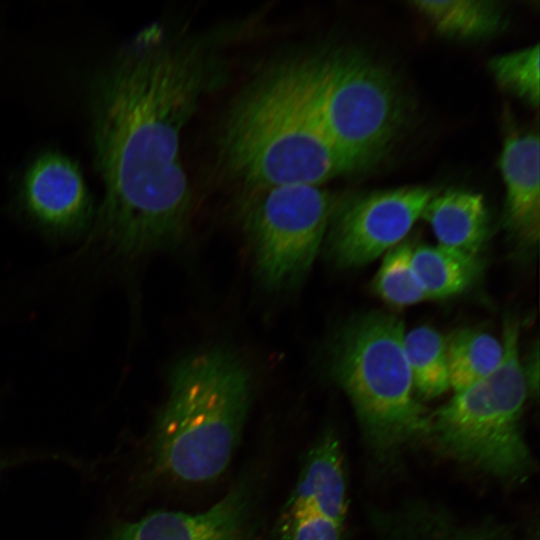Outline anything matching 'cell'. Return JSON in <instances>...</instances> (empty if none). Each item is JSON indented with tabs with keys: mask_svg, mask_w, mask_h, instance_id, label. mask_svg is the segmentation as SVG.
Returning <instances> with one entry per match:
<instances>
[{
	"mask_svg": "<svg viewBox=\"0 0 540 540\" xmlns=\"http://www.w3.org/2000/svg\"><path fill=\"white\" fill-rule=\"evenodd\" d=\"M258 15L198 27H143L95 79L92 131L104 184L93 238L133 259L177 244L193 210L182 138L205 97L231 76V52L260 32Z\"/></svg>",
	"mask_w": 540,
	"mask_h": 540,
	"instance_id": "1",
	"label": "cell"
},
{
	"mask_svg": "<svg viewBox=\"0 0 540 540\" xmlns=\"http://www.w3.org/2000/svg\"><path fill=\"white\" fill-rule=\"evenodd\" d=\"M294 58L259 76L236 98L218 134L220 164L241 190L320 185L353 171L333 145Z\"/></svg>",
	"mask_w": 540,
	"mask_h": 540,
	"instance_id": "2",
	"label": "cell"
},
{
	"mask_svg": "<svg viewBox=\"0 0 540 540\" xmlns=\"http://www.w3.org/2000/svg\"><path fill=\"white\" fill-rule=\"evenodd\" d=\"M251 401V375L234 353L211 348L181 359L150 438L154 471L185 484L218 479L239 446Z\"/></svg>",
	"mask_w": 540,
	"mask_h": 540,
	"instance_id": "3",
	"label": "cell"
},
{
	"mask_svg": "<svg viewBox=\"0 0 540 540\" xmlns=\"http://www.w3.org/2000/svg\"><path fill=\"white\" fill-rule=\"evenodd\" d=\"M405 332L395 314L370 311L349 320L331 350V376L379 453L430 430L431 416L418 400L405 357Z\"/></svg>",
	"mask_w": 540,
	"mask_h": 540,
	"instance_id": "4",
	"label": "cell"
},
{
	"mask_svg": "<svg viewBox=\"0 0 540 540\" xmlns=\"http://www.w3.org/2000/svg\"><path fill=\"white\" fill-rule=\"evenodd\" d=\"M520 326L504 321L503 358L488 376L456 392L431 416L430 430L452 456L505 480L530 471L532 458L521 431L528 384L519 349Z\"/></svg>",
	"mask_w": 540,
	"mask_h": 540,
	"instance_id": "5",
	"label": "cell"
},
{
	"mask_svg": "<svg viewBox=\"0 0 540 540\" xmlns=\"http://www.w3.org/2000/svg\"><path fill=\"white\" fill-rule=\"evenodd\" d=\"M299 57L337 151L353 171L371 164L403 121V101L394 79L355 50H323Z\"/></svg>",
	"mask_w": 540,
	"mask_h": 540,
	"instance_id": "6",
	"label": "cell"
},
{
	"mask_svg": "<svg viewBox=\"0 0 540 540\" xmlns=\"http://www.w3.org/2000/svg\"><path fill=\"white\" fill-rule=\"evenodd\" d=\"M336 203L335 196L320 185L242 190L238 215L265 287L290 288L306 276Z\"/></svg>",
	"mask_w": 540,
	"mask_h": 540,
	"instance_id": "7",
	"label": "cell"
},
{
	"mask_svg": "<svg viewBox=\"0 0 540 540\" xmlns=\"http://www.w3.org/2000/svg\"><path fill=\"white\" fill-rule=\"evenodd\" d=\"M434 194L408 186L337 200L326 233L332 260L355 268L384 255L403 242Z\"/></svg>",
	"mask_w": 540,
	"mask_h": 540,
	"instance_id": "8",
	"label": "cell"
},
{
	"mask_svg": "<svg viewBox=\"0 0 540 540\" xmlns=\"http://www.w3.org/2000/svg\"><path fill=\"white\" fill-rule=\"evenodd\" d=\"M347 478L340 441L324 433L306 454L273 527V540H343Z\"/></svg>",
	"mask_w": 540,
	"mask_h": 540,
	"instance_id": "9",
	"label": "cell"
},
{
	"mask_svg": "<svg viewBox=\"0 0 540 540\" xmlns=\"http://www.w3.org/2000/svg\"><path fill=\"white\" fill-rule=\"evenodd\" d=\"M20 202L29 220L54 239H69L85 231L93 206L82 172L72 159L45 152L26 169Z\"/></svg>",
	"mask_w": 540,
	"mask_h": 540,
	"instance_id": "10",
	"label": "cell"
},
{
	"mask_svg": "<svg viewBox=\"0 0 540 540\" xmlns=\"http://www.w3.org/2000/svg\"><path fill=\"white\" fill-rule=\"evenodd\" d=\"M255 492L247 480L196 513L160 510L112 525L100 540H253Z\"/></svg>",
	"mask_w": 540,
	"mask_h": 540,
	"instance_id": "11",
	"label": "cell"
},
{
	"mask_svg": "<svg viewBox=\"0 0 540 540\" xmlns=\"http://www.w3.org/2000/svg\"><path fill=\"white\" fill-rule=\"evenodd\" d=\"M540 143L537 132H515L504 141L499 163L506 189L505 225L520 244L534 247L540 232Z\"/></svg>",
	"mask_w": 540,
	"mask_h": 540,
	"instance_id": "12",
	"label": "cell"
},
{
	"mask_svg": "<svg viewBox=\"0 0 540 540\" xmlns=\"http://www.w3.org/2000/svg\"><path fill=\"white\" fill-rule=\"evenodd\" d=\"M421 217L438 245L479 257L489 233L488 212L480 194L459 190L434 194Z\"/></svg>",
	"mask_w": 540,
	"mask_h": 540,
	"instance_id": "13",
	"label": "cell"
},
{
	"mask_svg": "<svg viewBox=\"0 0 540 540\" xmlns=\"http://www.w3.org/2000/svg\"><path fill=\"white\" fill-rule=\"evenodd\" d=\"M409 4L442 35L474 40L500 30L504 11L497 1L488 0H416Z\"/></svg>",
	"mask_w": 540,
	"mask_h": 540,
	"instance_id": "14",
	"label": "cell"
},
{
	"mask_svg": "<svg viewBox=\"0 0 540 540\" xmlns=\"http://www.w3.org/2000/svg\"><path fill=\"white\" fill-rule=\"evenodd\" d=\"M412 265L428 299L447 298L469 288L480 272L479 257L440 245L412 247Z\"/></svg>",
	"mask_w": 540,
	"mask_h": 540,
	"instance_id": "15",
	"label": "cell"
},
{
	"mask_svg": "<svg viewBox=\"0 0 540 540\" xmlns=\"http://www.w3.org/2000/svg\"><path fill=\"white\" fill-rule=\"evenodd\" d=\"M450 388L459 392L491 374L503 358V344L477 329H461L446 339Z\"/></svg>",
	"mask_w": 540,
	"mask_h": 540,
	"instance_id": "16",
	"label": "cell"
},
{
	"mask_svg": "<svg viewBox=\"0 0 540 540\" xmlns=\"http://www.w3.org/2000/svg\"><path fill=\"white\" fill-rule=\"evenodd\" d=\"M405 357L418 397L431 399L450 388L446 338L430 326L405 332Z\"/></svg>",
	"mask_w": 540,
	"mask_h": 540,
	"instance_id": "17",
	"label": "cell"
},
{
	"mask_svg": "<svg viewBox=\"0 0 540 540\" xmlns=\"http://www.w3.org/2000/svg\"><path fill=\"white\" fill-rule=\"evenodd\" d=\"M412 247V244L403 241L386 252L374 278L376 293L396 307L428 299L412 265Z\"/></svg>",
	"mask_w": 540,
	"mask_h": 540,
	"instance_id": "18",
	"label": "cell"
},
{
	"mask_svg": "<svg viewBox=\"0 0 540 540\" xmlns=\"http://www.w3.org/2000/svg\"><path fill=\"white\" fill-rule=\"evenodd\" d=\"M539 45L500 55L489 61V69L498 84L537 107L540 90Z\"/></svg>",
	"mask_w": 540,
	"mask_h": 540,
	"instance_id": "19",
	"label": "cell"
},
{
	"mask_svg": "<svg viewBox=\"0 0 540 540\" xmlns=\"http://www.w3.org/2000/svg\"><path fill=\"white\" fill-rule=\"evenodd\" d=\"M522 368L526 381L528 384L529 392L538 393L539 383V349L538 344L530 351L525 361H522Z\"/></svg>",
	"mask_w": 540,
	"mask_h": 540,
	"instance_id": "20",
	"label": "cell"
},
{
	"mask_svg": "<svg viewBox=\"0 0 540 540\" xmlns=\"http://www.w3.org/2000/svg\"><path fill=\"white\" fill-rule=\"evenodd\" d=\"M440 540H504L500 534L492 531L472 530L447 536Z\"/></svg>",
	"mask_w": 540,
	"mask_h": 540,
	"instance_id": "21",
	"label": "cell"
},
{
	"mask_svg": "<svg viewBox=\"0 0 540 540\" xmlns=\"http://www.w3.org/2000/svg\"><path fill=\"white\" fill-rule=\"evenodd\" d=\"M21 462L20 457L0 455V471Z\"/></svg>",
	"mask_w": 540,
	"mask_h": 540,
	"instance_id": "22",
	"label": "cell"
}]
</instances>
